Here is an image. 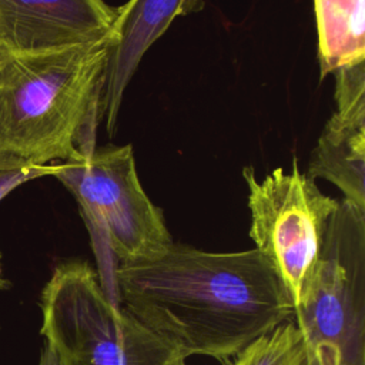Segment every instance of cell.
<instances>
[{"label": "cell", "instance_id": "obj_5", "mask_svg": "<svg viewBox=\"0 0 365 365\" xmlns=\"http://www.w3.org/2000/svg\"><path fill=\"white\" fill-rule=\"evenodd\" d=\"M78 160L56 161V177L76 198L94 240L120 261L150 259L173 238L164 214L145 194L133 147L107 144L80 150Z\"/></svg>", "mask_w": 365, "mask_h": 365}, {"label": "cell", "instance_id": "obj_15", "mask_svg": "<svg viewBox=\"0 0 365 365\" xmlns=\"http://www.w3.org/2000/svg\"><path fill=\"white\" fill-rule=\"evenodd\" d=\"M1 272H3V268H1V252H0V277H1Z\"/></svg>", "mask_w": 365, "mask_h": 365}, {"label": "cell", "instance_id": "obj_10", "mask_svg": "<svg viewBox=\"0 0 365 365\" xmlns=\"http://www.w3.org/2000/svg\"><path fill=\"white\" fill-rule=\"evenodd\" d=\"M319 77L365 61V0H314Z\"/></svg>", "mask_w": 365, "mask_h": 365}, {"label": "cell", "instance_id": "obj_14", "mask_svg": "<svg viewBox=\"0 0 365 365\" xmlns=\"http://www.w3.org/2000/svg\"><path fill=\"white\" fill-rule=\"evenodd\" d=\"M38 365H61V362H60L58 356L48 346L44 345Z\"/></svg>", "mask_w": 365, "mask_h": 365}, {"label": "cell", "instance_id": "obj_11", "mask_svg": "<svg viewBox=\"0 0 365 365\" xmlns=\"http://www.w3.org/2000/svg\"><path fill=\"white\" fill-rule=\"evenodd\" d=\"M227 365H307L301 332L291 318L255 339Z\"/></svg>", "mask_w": 365, "mask_h": 365}, {"label": "cell", "instance_id": "obj_13", "mask_svg": "<svg viewBox=\"0 0 365 365\" xmlns=\"http://www.w3.org/2000/svg\"><path fill=\"white\" fill-rule=\"evenodd\" d=\"M56 171V163L36 165L17 158H0V200L26 181L44 175H54Z\"/></svg>", "mask_w": 365, "mask_h": 365}, {"label": "cell", "instance_id": "obj_8", "mask_svg": "<svg viewBox=\"0 0 365 365\" xmlns=\"http://www.w3.org/2000/svg\"><path fill=\"white\" fill-rule=\"evenodd\" d=\"M115 14L104 0H0V47L31 53L96 41Z\"/></svg>", "mask_w": 365, "mask_h": 365}, {"label": "cell", "instance_id": "obj_7", "mask_svg": "<svg viewBox=\"0 0 365 365\" xmlns=\"http://www.w3.org/2000/svg\"><path fill=\"white\" fill-rule=\"evenodd\" d=\"M204 9V0H128L117 7L108 30L107 58L101 80L98 121L113 135L124 91L145 51L180 16Z\"/></svg>", "mask_w": 365, "mask_h": 365}, {"label": "cell", "instance_id": "obj_2", "mask_svg": "<svg viewBox=\"0 0 365 365\" xmlns=\"http://www.w3.org/2000/svg\"><path fill=\"white\" fill-rule=\"evenodd\" d=\"M108 33L44 51L0 47V158L78 160L94 144Z\"/></svg>", "mask_w": 365, "mask_h": 365}, {"label": "cell", "instance_id": "obj_4", "mask_svg": "<svg viewBox=\"0 0 365 365\" xmlns=\"http://www.w3.org/2000/svg\"><path fill=\"white\" fill-rule=\"evenodd\" d=\"M292 319L307 365H365V210L338 202Z\"/></svg>", "mask_w": 365, "mask_h": 365}, {"label": "cell", "instance_id": "obj_6", "mask_svg": "<svg viewBox=\"0 0 365 365\" xmlns=\"http://www.w3.org/2000/svg\"><path fill=\"white\" fill-rule=\"evenodd\" d=\"M242 177L248 187L250 237L295 309L315 274L339 200L325 195L315 180L301 173L295 155L289 171L278 167L259 181L254 167L245 165Z\"/></svg>", "mask_w": 365, "mask_h": 365}, {"label": "cell", "instance_id": "obj_3", "mask_svg": "<svg viewBox=\"0 0 365 365\" xmlns=\"http://www.w3.org/2000/svg\"><path fill=\"white\" fill-rule=\"evenodd\" d=\"M41 335L61 365H185L107 292L86 261L58 264L40 295Z\"/></svg>", "mask_w": 365, "mask_h": 365}, {"label": "cell", "instance_id": "obj_1", "mask_svg": "<svg viewBox=\"0 0 365 365\" xmlns=\"http://www.w3.org/2000/svg\"><path fill=\"white\" fill-rule=\"evenodd\" d=\"M114 279L120 307L185 358L222 365L294 312L255 248L211 252L173 242L154 258L120 262Z\"/></svg>", "mask_w": 365, "mask_h": 365}, {"label": "cell", "instance_id": "obj_9", "mask_svg": "<svg viewBox=\"0 0 365 365\" xmlns=\"http://www.w3.org/2000/svg\"><path fill=\"white\" fill-rule=\"evenodd\" d=\"M305 174L332 182L345 201L365 210V121L332 114L311 151Z\"/></svg>", "mask_w": 365, "mask_h": 365}, {"label": "cell", "instance_id": "obj_12", "mask_svg": "<svg viewBox=\"0 0 365 365\" xmlns=\"http://www.w3.org/2000/svg\"><path fill=\"white\" fill-rule=\"evenodd\" d=\"M335 115L365 121V61L338 68L335 73Z\"/></svg>", "mask_w": 365, "mask_h": 365}]
</instances>
